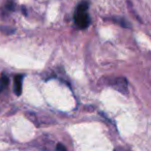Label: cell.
I'll return each instance as SVG.
<instances>
[{
	"mask_svg": "<svg viewBox=\"0 0 151 151\" xmlns=\"http://www.w3.org/2000/svg\"><path fill=\"white\" fill-rule=\"evenodd\" d=\"M23 79H24L23 75H17V76H15V78H14V90H15L16 95H21Z\"/></svg>",
	"mask_w": 151,
	"mask_h": 151,
	"instance_id": "obj_2",
	"label": "cell"
},
{
	"mask_svg": "<svg viewBox=\"0 0 151 151\" xmlns=\"http://www.w3.org/2000/svg\"><path fill=\"white\" fill-rule=\"evenodd\" d=\"M4 9L9 13V12H13L15 9V4H14L13 1H7L6 4L4 6Z\"/></svg>",
	"mask_w": 151,
	"mask_h": 151,
	"instance_id": "obj_5",
	"label": "cell"
},
{
	"mask_svg": "<svg viewBox=\"0 0 151 151\" xmlns=\"http://www.w3.org/2000/svg\"><path fill=\"white\" fill-rule=\"evenodd\" d=\"M115 151H128V150L125 148H123V147H117V148L115 149Z\"/></svg>",
	"mask_w": 151,
	"mask_h": 151,
	"instance_id": "obj_6",
	"label": "cell"
},
{
	"mask_svg": "<svg viewBox=\"0 0 151 151\" xmlns=\"http://www.w3.org/2000/svg\"><path fill=\"white\" fill-rule=\"evenodd\" d=\"M114 87L117 89L120 92L125 93L126 90H127V82H126V79L124 78H117L115 81H114Z\"/></svg>",
	"mask_w": 151,
	"mask_h": 151,
	"instance_id": "obj_3",
	"label": "cell"
},
{
	"mask_svg": "<svg viewBox=\"0 0 151 151\" xmlns=\"http://www.w3.org/2000/svg\"><path fill=\"white\" fill-rule=\"evenodd\" d=\"M9 85V79L6 76H1L0 77V91H2L5 87H7Z\"/></svg>",
	"mask_w": 151,
	"mask_h": 151,
	"instance_id": "obj_4",
	"label": "cell"
},
{
	"mask_svg": "<svg viewBox=\"0 0 151 151\" xmlns=\"http://www.w3.org/2000/svg\"><path fill=\"white\" fill-rule=\"evenodd\" d=\"M88 7L89 3L87 1L81 2L77 7L75 14V23L80 29H85L90 25V18L88 16Z\"/></svg>",
	"mask_w": 151,
	"mask_h": 151,
	"instance_id": "obj_1",
	"label": "cell"
}]
</instances>
